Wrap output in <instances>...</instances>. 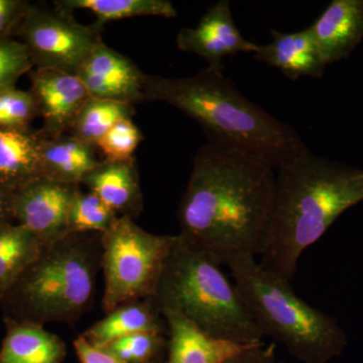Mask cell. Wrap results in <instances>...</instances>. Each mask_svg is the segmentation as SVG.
Segmentation results:
<instances>
[{
  "instance_id": "obj_1",
  "label": "cell",
  "mask_w": 363,
  "mask_h": 363,
  "mask_svg": "<svg viewBox=\"0 0 363 363\" xmlns=\"http://www.w3.org/2000/svg\"><path fill=\"white\" fill-rule=\"evenodd\" d=\"M274 169L262 157L208 138L195 155L179 205V235L222 264L240 255H259L271 215Z\"/></svg>"
},
{
  "instance_id": "obj_2",
  "label": "cell",
  "mask_w": 363,
  "mask_h": 363,
  "mask_svg": "<svg viewBox=\"0 0 363 363\" xmlns=\"http://www.w3.org/2000/svg\"><path fill=\"white\" fill-rule=\"evenodd\" d=\"M277 171L259 264L291 281L302 253L363 201V171L312 154Z\"/></svg>"
},
{
  "instance_id": "obj_3",
  "label": "cell",
  "mask_w": 363,
  "mask_h": 363,
  "mask_svg": "<svg viewBox=\"0 0 363 363\" xmlns=\"http://www.w3.org/2000/svg\"><path fill=\"white\" fill-rule=\"evenodd\" d=\"M143 99L176 107L208 138L262 157L276 169L311 154L292 126L243 96L223 69L207 67L186 78L145 74Z\"/></svg>"
},
{
  "instance_id": "obj_4",
  "label": "cell",
  "mask_w": 363,
  "mask_h": 363,
  "mask_svg": "<svg viewBox=\"0 0 363 363\" xmlns=\"http://www.w3.org/2000/svg\"><path fill=\"white\" fill-rule=\"evenodd\" d=\"M101 233L69 234L45 245L0 300L4 317L75 326L94 302Z\"/></svg>"
},
{
  "instance_id": "obj_5",
  "label": "cell",
  "mask_w": 363,
  "mask_h": 363,
  "mask_svg": "<svg viewBox=\"0 0 363 363\" xmlns=\"http://www.w3.org/2000/svg\"><path fill=\"white\" fill-rule=\"evenodd\" d=\"M221 264L212 253L177 234L152 300L160 312L181 313L212 337L243 346L262 343L264 334Z\"/></svg>"
},
{
  "instance_id": "obj_6",
  "label": "cell",
  "mask_w": 363,
  "mask_h": 363,
  "mask_svg": "<svg viewBox=\"0 0 363 363\" xmlns=\"http://www.w3.org/2000/svg\"><path fill=\"white\" fill-rule=\"evenodd\" d=\"M234 285L264 334L281 343L303 363H326L347 343L334 318L312 307L294 292L290 281L262 269L255 257L227 259Z\"/></svg>"
},
{
  "instance_id": "obj_7",
  "label": "cell",
  "mask_w": 363,
  "mask_h": 363,
  "mask_svg": "<svg viewBox=\"0 0 363 363\" xmlns=\"http://www.w3.org/2000/svg\"><path fill=\"white\" fill-rule=\"evenodd\" d=\"M176 238L147 233L128 216L118 217L101 233L105 314L126 303L154 297Z\"/></svg>"
},
{
  "instance_id": "obj_8",
  "label": "cell",
  "mask_w": 363,
  "mask_h": 363,
  "mask_svg": "<svg viewBox=\"0 0 363 363\" xmlns=\"http://www.w3.org/2000/svg\"><path fill=\"white\" fill-rule=\"evenodd\" d=\"M96 23H79L72 13L55 6L30 4L16 37L26 45L33 67L76 74L101 39Z\"/></svg>"
},
{
  "instance_id": "obj_9",
  "label": "cell",
  "mask_w": 363,
  "mask_h": 363,
  "mask_svg": "<svg viewBox=\"0 0 363 363\" xmlns=\"http://www.w3.org/2000/svg\"><path fill=\"white\" fill-rule=\"evenodd\" d=\"M80 185L60 183L45 177L35 179L16 191V223L25 226L45 245H52L68 233V215Z\"/></svg>"
},
{
  "instance_id": "obj_10",
  "label": "cell",
  "mask_w": 363,
  "mask_h": 363,
  "mask_svg": "<svg viewBox=\"0 0 363 363\" xmlns=\"http://www.w3.org/2000/svg\"><path fill=\"white\" fill-rule=\"evenodd\" d=\"M30 93L44 124L39 133L56 138L70 131L81 108L91 96L75 74L35 69L30 73Z\"/></svg>"
},
{
  "instance_id": "obj_11",
  "label": "cell",
  "mask_w": 363,
  "mask_h": 363,
  "mask_svg": "<svg viewBox=\"0 0 363 363\" xmlns=\"http://www.w3.org/2000/svg\"><path fill=\"white\" fill-rule=\"evenodd\" d=\"M75 75L92 98L131 105L143 101L145 74L104 40L90 52Z\"/></svg>"
},
{
  "instance_id": "obj_12",
  "label": "cell",
  "mask_w": 363,
  "mask_h": 363,
  "mask_svg": "<svg viewBox=\"0 0 363 363\" xmlns=\"http://www.w3.org/2000/svg\"><path fill=\"white\" fill-rule=\"evenodd\" d=\"M181 51L192 52L207 62L208 67L224 69L222 61L238 52H255L257 44L245 39L234 23L230 4L221 0L212 6L196 28H183L177 35Z\"/></svg>"
},
{
  "instance_id": "obj_13",
  "label": "cell",
  "mask_w": 363,
  "mask_h": 363,
  "mask_svg": "<svg viewBox=\"0 0 363 363\" xmlns=\"http://www.w3.org/2000/svg\"><path fill=\"white\" fill-rule=\"evenodd\" d=\"M309 28L326 65L342 61L363 39V0H333Z\"/></svg>"
},
{
  "instance_id": "obj_14",
  "label": "cell",
  "mask_w": 363,
  "mask_h": 363,
  "mask_svg": "<svg viewBox=\"0 0 363 363\" xmlns=\"http://www.w3.org/2000/svg\"><path fill=\"white\" fill-rule=\"evenodd\" d=\"M161 313L168 326L166 363H225L253 346L212 337L174 310Z\"/></svg>"
},
{
  "instance_id": "obj_15",
  "label": "cell",
  "mask_w": 363,
  "mask_h": 363,
  "mask_svg": "<svg viewBox=\"0 0 363 363\" xmlns=\"http://www.w3.org/2000/svg\"><path fill=\"white\" fill-rule=\"evenodd\" d=\"M82 185L119 217L135 219L142 213L143 196L135 157L126 161H100L84 177Z\"/></svg>"
},
{
  "instance_id": "obj_16",
  "label": "cell",
  "mask_w": 363,
  "mask_h": 363,
  "mask_svg": "<svg viewBox=\"0 0 363 363\" xmlns=\"http://www.w3.org/2000/svg\"><path fill=\"white\" fill-rule=\"evenodd\" d=\"M272 40L267 45H257L253 58L281 71L286 78H321L326 63L309 28L286 33L272 30Z\"/></svg>"
},
{
  "instance_id": "obj_17",
  "label": "cell",
  "mask_w": 363,
  "mask_h": 363,
  "mask_svg": "<svg viewBox=\"0 0 363 363\" xmlns=\"http://www.w3.org/2000/svg\"><path fill=\"white\" fill-rule=\"evenodd\" d=\"M6 336L0 348V363H64L66 343L44 325L4 317Z\"/></svg>"
},
{
  "instance_id": "obj_18",
  "label": "cell",
  "mask_w": 363,
  "mask_h": 363,
  "mask_svg": "<svg viewBox=\"0 0 363 363\" xmlns=\"http://www.w3.org/2000/svg\"><path fill=\"white\" fill-rule=\"evenodd\" d=\"M142 332L168 335L166 320L152 298L119 306L81 335L93 345L104 347L117 339Z\"/></svg>"
},
{
  "instance_id": "obj_19",
  "label": "cell",
  "mask_w": 363,
  "mask_h": 363,
  "mask_svg": "<svg viewBox=\"0 0 363 363\" xmlns=\"http://www.w3.org/2000/svg\"><path fill=\"white\" fill-rule=\"evenodd\" d=\"M40 169L45 178L81 185L84 177L100 162L95 147L69 133L56 138H45L40 133Z\"/></svg>"
},
{
  "instance_id": "obj_20",
  "label": "cell",
  "mask_w": 363,
  "mask_h": 363,
  "mask_svg": "<svg viewBox=\"0 0 363 363\" xmlns=\"http://www.w3.org/2000/svg\"><path fill=\"white\" fill-rule=\"evenodd\" d=\"M39 131L0 130V184L18 191L43 177Z\"/></svg>"
},
{
  "instance_id": "obj_21",
  "label": "cell",
  "mask_w": 363,
  "mask_h": 363,
  "mask_svg": "<svg viewBox=\"0 0 363 363\" xmlns=\"http://www.w3.org/2000/svg\"><path fill=\"white\" fill-rule=\"evenodd\" d=\"M44 245L18 223L0 226V300L39 257Z\"/></svg>"
},
{
  "instance_id": "obj_22",
  "label": "cell",
  "mask_w": 363,
  "mask_h": 363,
  "mask_svg": "<svg viewBox=\"0 0 363 363\" xmlns=\"http://www.w3.org/2000/svg\"><path fill=\"white\" fill-rule=\"evenodd\" d=\"M54 6L70 13L77 9L91 11L96 16L95 23L102 30L109 21L138 16L173 18L178 14L168 0H57Z\"/></svg>"
},
{
  "instance_id": "obj_23",
  "label": "cell",
  "mask_w": 363,
  "mask_h": 363,
  "mask_svg": "<svg viewBox=\"0 0 363 363\" xmlns=\"http://www.w3.org/2000/svg\"><path fill=\"white\" fill-rule=\"evenodd\" d=\"M133 114V105L91 97L79 112L69 135L96 149L98 142L114 124Z\"/></svg>"
},
{
  "instance_id": "obj_24",
  "label": "cell",
  "mask_w": 363,
  "mask_h": 363,
  "mask_svg": "<svg viewBox=\"0 0 363 363\" xmlns=\"http://www.w3.org/2000/svg\"><path fill=\"white\" fill-rule=\"evenodd\" d=\"M118 215L93 193L80 188L72 199L68 215L69 234L104 233L108 230Z\"/></svg>"
},
{
  "instance_id": "obj_25",
  "label": "cell",
  "mask_w": 363,
  "mask_h": 363,
  "mask_svg": "<svg viewBox=\"0 0 363 363\" xmlns=\"http://www.w3.org/2000/svg\"><path fill=\"white\" fill-rule=\"evenodd\" d=\"M167 336L142 332L117 339L104 347L125 363H152L164 359L168 350Z\"/></svg>"
},
{
  "instance_id": "obj_26",
  "label": "cell",
  "mask_w": 363,
  "mask_h": 363,
  "mask_svg": "<svg viewBox=\"0 0 363 363\" xmlns=\"http://www.w3.org/2000/svg\"><path fill=\"white\" fill-rule=\"evenodd\" d=\"M37 117L39 111L30 91L16 87L0 91V130H30Z\"/></svg>"
},
{
  "instance_id": "obj_27",
  "label": "cell",
  "mask_w": 363,
  "mask_h": 363,
  "mask_svg": "<svg viewBox=\"0 0 363 363\" xmlns=\"http://www.w3.org/2000/svg\"><path fill=\"white\" fill-rule=\"evenodd\" d=\"M143 136L133 119L119 121L98 142L96 149L101 150L106 161H126L142 143Z\"/></svg>"
},
{
  "instance_id": "obj_28",
  "label": "cell",
  "mask_w": 363,
  "mask_h": 363,
  "mask_svg": "<svg viewBox=\"0 0 363 363\" xmlns=\"http://www.w3.org/2000/svg\"><path fill=\"white\" fill-rule=\"evenodd\" d=\"M33 68L28 49L21 40H0V91L16 87L18 79Z\"/></svg>"
},
{
  "instance_id": "obj_29",
  "label": "cell",
  "mask_w": 363,
  "mask_h": 363,
  "mask_svg": "<svg viewBox=\"0 0 363 363\" xmlns=\"http://www.w3.org/2000/svg\"><path fill=\"white\" fill-rule=\"evenodd\" d=\"M30 6L26 0H0V40L13 39Z\"/></svg>"
},
{
  "instance_id": "obj_30",
  "label": "cell",
  "mask_w": 363,
  "mask_h": 363,
  "mask_svg": "<svg viewBox=\"0 0 363 363\" xmlns=\"http://www.w3.org/2000/svg\"><path fill=\"white\" fill-rule=\"evenodd\" d=\"M73 344L80 363H125L106 347L88 342L82 335H79Z\"/></svg>"
},
{
  "instance_id": "obj_31",
  "label": "cell",
  "mask_w": 363,
  "mask_h": 363,
  "mask_svg": "<svg viewBox=\"0 0 363 363\" xmlns=\"http://www.w3.org/2000/svg\"><path fill=\"white\" fill-rule=\"evenodd\" d=\"M276 345L264 342L250 346L225 363H277Z\"/></svg>"
},
{
  "instance_id": "obj_32",
  "label": "cell",
  "mask_w": 363,
  "mask_h": 363,
  "mask_svg": "<svg viewBox=\"0 0 363 363\" xmlns=\"http://www.w3.org/2000/svg\"><path fill=\"white\" fill-rule=\"evenodd\" d=\"M16 192L0 184V226L16 223L14 213Z\"/></svg>"
},
{
  "instance_id": "obj_33",
  "label": "cell",
  "mask_w": 363,
  "mask_h": 363,
  "mask_svg": "<svg viewBox=\"0 0 363 363\" xmlns=\"http://www.w3.org/2000/svg\"><path fill=\"white\" fill-rule=\"evenodd\" d=\"M152 363H166V359L164 360H157V362H154Z\"/></svg>"
},
{
  "instance_id": "obj_34",
  "label": "cell",
  "mask_w": 363,
  "mask_h": 363,
  "mask_svg": "<svg viewBox=\"0 0 363 363\" xmlns=\"http://www.w3.org/2000/svg\"><path fill=\"white\" fill-rule=\"evenodd\" d=\"M277 363H286V362H277Z\"/></svg>"
}]
</instances>
